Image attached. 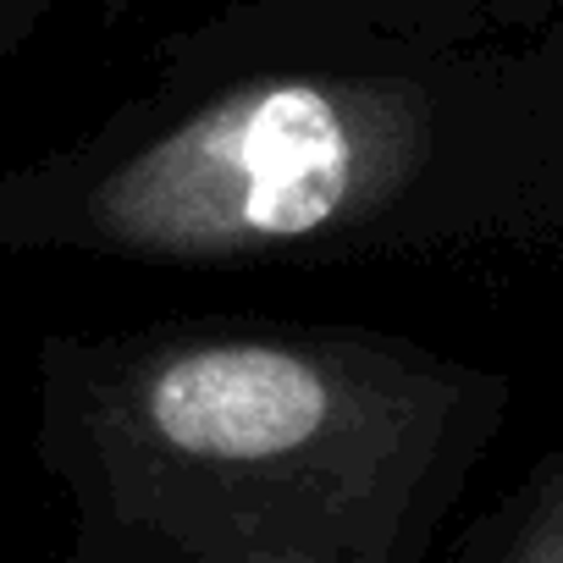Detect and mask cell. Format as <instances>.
Segmentation results:
<instances>
[{
	"instance_id": "obj_1",
	"label": "cell",
	"mask_w": 563,
	"mask_h": 563,
	"mask_svg": "<svg viewBox=\"0 0 563 563\" xmlns=\"http://www.w3.org/2000/svg\"><path fill=\"white\" fill-rule=\"evenodd\" d=\"M453 387L343 343L216 338L150 354L95 420L122 514L188 558H387Z\"/></svg>"
},
{
	"instance_id": "obj_2",
	"label": "cell",
	"mask_w": 563,
	"mask_h": 563,
	"mask_svg": "<svg viewBox=\"0 0 563 563\" xmlns=\"http://www.w3.org/2000/svg\"><path fill=\"white\" fill-rule=\"evenodd\" d=\"M420 155L426 117L404 89L265 84L122 161L89 194V227L161 260L265 254L387 205Z\"/></svg>"
},
{
	"instance_id": "obj_3",
	"label": "cell",
	"mask_w": 563,
	"mask_h": 563,
	"mask_svg": "<svg viewBox=\"0 0 563 563\" xmlns=\"http://www.w3.org/2000/svg\"><path fill=\"white\" fill-rule=\"evenodd\" d=\"M519 563H563V481H552L541 492V503L519 519V530L503 547Z\"/></svg>"
}]
</instances>
